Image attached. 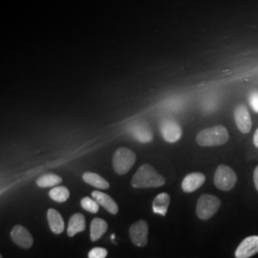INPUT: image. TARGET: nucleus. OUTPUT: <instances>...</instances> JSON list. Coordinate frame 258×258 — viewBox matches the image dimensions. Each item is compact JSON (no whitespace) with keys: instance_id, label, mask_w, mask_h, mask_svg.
<instances>
[{"instance_id":"10","label":"nucleus","mask_w":258,"mask_h":258,"mask_svg":"<svg viewBox=\"0 0 258 258\" xmlns=\"http://www.w3.org/2000/svg\"><path fill=\"white\" fill-rule=\"evenodd\" d=\"M11 238L15 244H17L22 249H30L33 244L34 239L27 229L23 226L16 225L11 231Z\"/></svg>"},{"instance_id":"25","label":"nucleus","mask_w":258,"mask_h":258,"mask_svg":"<svg viewBox=\"0 0 258 258\" xmlns=\"http://www.w3.org/2000/svg\"><path fill=\"white\" fill-rule=\"evenodd\" d=\"M253 145L255 146V148H258V128L255 130L253 135Z\"/></svg>"},{"instance_id":"6","label":"nucleus","mask_w":258,"mask_h":258,"mask_svg":"<svg viewBox=\"0 0 258 258\" xmlns=\"http://www.w3.org/2000/svg\"><path fill=\"white\" fill-rule=\"evenodd\" d=\"M129 235L132 243L137 247L147 246L148 241V225L145 220H139L129 228Z\"/></svg>"},{"instance_id":"18","label":"nucleus","mask_w":258,"mask_h":258,"mask_svg":"<svg viewBox=\"0 0 258 258\" xmlns=\"http://www.w3.org/2000/svg\"><path fill=\"white\" fill-rule=\"evenodd\" d=\"M83 179L86 184H90L97 188L107 189L110 186L109 183L104 178H102V176H100L97 173H94V172H88V171L84 172Z\"/></svg>"},{"instance_id":"16","label":"nucleus","mask_w":258,"mask_h":258,"mask_svg":"<svg viewBox=\"0 0 258 258\" xmlns=\"http://www.w3.org/2000/svg\"><path fill=\"white\" fill-rule=\"evenodd\" d=\"M169 204H170L169 194H166V192L158 194L152 203L153 212L161 215V216H166Z\"/></svg>"},{"instance_id":"19","label":"nucleus","mask_w":258,"mask_h":258,"mask_svg":"<svg viewBox=\"0 0 258 258\" xmlns=\"http://www.w3.org/2000/svg\"><path fill=\"white\" fill-rule=\"evenodd\" d=\"M49 196L55 202L63 203L65 201H67L68 198L70 197V191L67 187L62 186V185H58L50 190Z\"/></svg>"},{"instance_id":"17","label":"nucleus","mask_w":258,"mask_h":258,"mask_svg":"<svg viewBox=\"0 0 258 258\" xmlns=\"http://www.w3.org/2000/svg\"><path fill=\"white\" fill-rule=\"evenodd\" d=\"M108 225L102 218H94L90 226V238L93 242L101 239L102 235L106 232Z\"/></svg>"},{"instance_id":"3","label":"nucleus","mask_w":258,"mask_h":258,"mask_svg":"<svg viewBox=\"0 0 258 258\" xmlns=\"http://www.w3.org/2000/svg\"><path fill=\"white\" fill-rule=\"evenodd\" d=\"M221 201L218 197L212 194H203L197 201L196 214L201 220H209L218 212Z\"/></svg>"},{"instance_id":"22","label":"nucleus","mask_w":258,"mask_h":258,"mask_svg":"<svg viewBox=\"0 0 258 258\" xmlns=\"http://www.w3.org/2000/svg\"><path fill=\"white\" fill-rule=\"evenodd\" d=\"M107 256V250L103 248H94L88 252L89 258H104Z\"/></svg>"},{"instance_id":"12","label":"nucleus","mask_w":258,"mask_h":258,"mask_svg":"<svg viewBox=\"0 0 258 258\" xmlns=\"http://www.w3.org/2000/svg\"><path fill=\"white\" fill-rule=\"evenodd\" d=\"M129 131H130L129 133L141 143L148 144L153 140V133L147 124H143V123L134 124L130 127Z\"/></svg>"},{"instance_id":"23","label":"nucleus","mask_w":258,"mask_h":258,"mask_svg":"<svg viewBox=\"0 0 258 258\" xmlns=\"http://www.w3.org/2000/svg\"><path fill=\"white\" fill-rule=\"evenodd\" d=\"M249 103L251 109L258 113V91L253 90L249 94Z\"/></svg>"},{"instance_id":"9","label":"nucleus","mask_w":258,"mask_h":258,"mask_svg":"<svg viewBox=\"0 0 258 258\" xmlns=\"http://www.w3.org/2000/svg\"><path fill=\"white\" fill-rule=\"evenodd\" d=\"M258 252V235H251L243 240L234 252L236 258H249Z\"/></svg>"},{"instance_id":"7","label":"nucleus","mask_w":258,"mask_h":258,"mask_svg":"<svg viewBox=\"0 0 258 258\" xmlns=\"http://www.w3.org/2000/svg\"><path fill=\"white\" fill-rule=\"evenodd\" d=\"M161 134L167 143H176L182 138L183 130L178 121L173 119H166L161 123Z\"/></svg>"},{"instance_id":"24","label":"nucleus","mask_w":258,"mask_h":258,"mask_svg":"<svg viewBox=\"0 0 258 258\" xmlns=\"http://www.w3.org/2000/svg\"><path fill=\"white\" fill-rule=\"evenodd\" d=\"M253 182H254V186L258 191V166L255 167L253 171Z\"/></svg>"},{"instance_id":"8","label":"nucleus","mask_w":258,"mask_h":258,"mask_svg":"<svg viewBox=\"0 0 258 258\" xmlns=\"http://www.w3.org/2000/svg\"><path fill=\"white\" fill-rule=\"evenodd\" d=\"M234 120L237 128L244 134H248L252 127V120L249 109L244 104H238L234 109Z\"/></svg>"},{"instance_id":"2","label":"nucleus","mask_w":258,"mask_h":258,"mask_svg":"<svg viewBox=\"0 0 258 258\" xmlns=\"http://www.w3.org/2000/svg\"><path fill=\"white\" fill-rule=\"evenodd\" d=\"M229 139L228 129L223 125H215L200 131L196 137V142L201 147H218L225 145Z\"/></svg>"},{"instance_id":"15","label":"nucleus","mask_w":258,"mask_h":258,"mask_svg":"<svg viewBox=\"0 0 258 258\" xmlns=\"http://www.w3.org/2000/svg\"><path fill=\"white\" fill-rule=\"evenodd\" d=\"M86 228L85 218L82 213L74 214L68 223L67 227V234L69 237H73L77 233L82 232Z\"/></svg>"},{"instance_id":"13","label":"nucleus","mask_w":258,"mask_h":258,"mask_svg":"<svg viewBox=\"0 0 258 258\" xmlns=\"http://www.w3.org/2000/svg\"><path fill=\"white\" fill-rule=\"evenodd\" d=\"M92 197L98 203L100 204V206L103 207L111 214L116 215L119 212L118 205L108 194L95 190L92 192Z\"/></svg>"},{"instance_id":"20","label":"nucleus","mask_w":258,"mask_h":258,"mask_svg":"<svg viewBox=\"0 0 258 258\" xmlns=\"http://www.w3.org/2000/svg\"><path fill=\"white\" fill-rule=\"evenodd\" d=\"M61 182H62V178L60 176L50 173V174H45L39 177L37 180V184L39 187H50V186L57 185Z\"/></svg>"},{"instance_id":"5","label":"nucleus","mask_w":258,"mask_h":258,"mask_svg":"<svg viewBox=\"0 0 258 258\" xmlns=\"http://www.w3.org/2000/svg\"><path fill=\"white\" fill-rule=\"evenodd\" d=\"M213 181L220 190L230 191L237 183V175L230 166L220 165L215 170Z\"/></svg>"},{"instance_id":"4","label":"nucleus","mask_w":258,"mask_h":258,"mask_svg":"<svg viewBox=\"0 0 258 258\" xmlns=\"http://www.w3.org/2000/svg\"><path fill=\"white\" fill-rule=\"evenodd\" d=\"M136 162L135 153L129 148H120L116 150L112 159V165L115 172L119 175L127 173Z\"/></svg>"},{"instance_id":"14","label":"nucleus","mask_w":258,"mask_h":258,"mask_svg":"<svg viewBox=\"0 0 258 258\" xmlns=\"http://www.w3.org/2000/svg\"><path fill=\"white\" fill-rule=\"evenodd\" d=\"M47 219L51 231L55 234H60L64 231V222L62 216L57 211L54 209H49L47 212Z\"/></svg>"},{"instance_id":"11","label":"nucleus","mask_w":258,"mask_h":258,"mask_svg":"<svg viewBox=\"0 0 258 258\" xmlns=\"http://www.w3.org/2000/svg\"><path fill=\"white\" fill-rule=\"evenodd\" d=\"M206 182V176L201 172H192L185 176L182 182V189L185 194H191L200 188Z\"/></svg>"},{"instance_id":"21","label":"nucleus","mask_w":258,"mask_h":258,"mask_svg":"<svg viewBox=\"0 0 258 258\" xmlns=\"http://www.w3.org/2000/svg\"><path fill=\"white\" fill-rule=\"evenodd\" d=\"M81 205H82L83 210L91 212V213H97L100 209V204L98 203L94 198L91 199L89 197L83 198V200L81 201Z\"/></svg>"},{"instance_id":"1","label":"nucleus","mask_w":258,"mask_h":258,"mask_svg":"<svg viewBox=\"0 0 258 258\" xmlns=\"http://www.w3.org/2000/svg\"><path fill=\"white\" fill-rule=\"evenodd\" d=\"M165 184V177L159 174L154 167L148 164H144L140 166L131 180L132 186L136 188L159 187Z\"/></svg>"}]
</instances>
